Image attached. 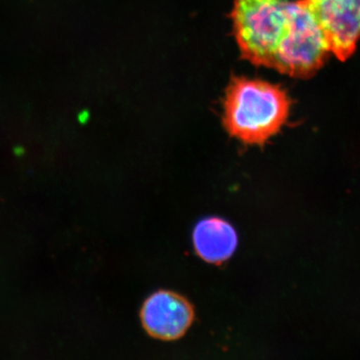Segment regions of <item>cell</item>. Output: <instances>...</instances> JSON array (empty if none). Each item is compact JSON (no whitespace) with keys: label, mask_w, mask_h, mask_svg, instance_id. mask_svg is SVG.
Returning <instances> with one entry per match:
<instances>
[{"label":"cell","mask_w":360,"mask_h":360,"mask_svg":"<svg viewBox=\"0 0 360 360\" xmlns=\"http://www.w3.org/2000/svg\"><path fill=\"white\" fill-rule=\"evenodd\" d=\"M232 20L246 59L290 77H311L330 52L303 0H234Z\"/></svg>","instance_id":"1"},{"label":"cell","mask_w":360,"mask_h":360,"mask_svg":"<svg viewBox=\"0 0 360 360\" xmlns=\"http://www.w3.org/2000/svg\"><path fill=\"white\" fill-rule=\"evenodd\" d=\"M290 110V97L277 85L234 78L225 94L224 124L243 143L264 146L283 127Z\"/></svg>","instance_id":"2"},{"label":"cell","mask_w":360,"mask_h":360,"mask_svg":"<svg viewBox=\"0 0 360 360\" xmlns=\"http://www.w3.org/2000/svg\"><path fill=\"white\" fill-rule=\"evenodd\" d=\"M321 27L329 51L347 60L360 39V0H303Z\"/></svg>","instance_id":"3"},{"label":"cell","mask_w":360,"mask_h":360,"mask_svg":"<svg viewBox=\"0 0 360 360\" xmlns=\"http://www.w3.org/2000/svg\"><path fill=\"white\" fill-rule=\"evenodd\" d=\"M195 319V310L187 298L170 290H158L146 298L141 321L150 338L175 341L184 338Z\"/></svg>","instance_id":"4"},{"label":"cell","mask_w":360,"mask_h":360,"mask_svg":"<svg viewBox=\"0 0 360 360\" xmlns=\"http://www.w3.org/2000/svg\"><path fill=\"white\" fill-rule=\"evenodd\" d=\"M194 250L208 264H220L233 255L238 248V234L226 220L207 217L200 220L193 231Z\"/></svg>","instance_id":"5"},{"label":"cell","mask_w":360,"mask_h":360,"mask_svg":"<svg viewBox=\"0 0 360 360\" xmlns=\"http://www.w3.org/2000/svg\"><path fill=\"white\" fill-rule=\"evenodd\" d=\"M14 155L22 156L25 155V148L22 146H15L13 149Z\"/></svg>","instance_id":"6"}]
</instances>
